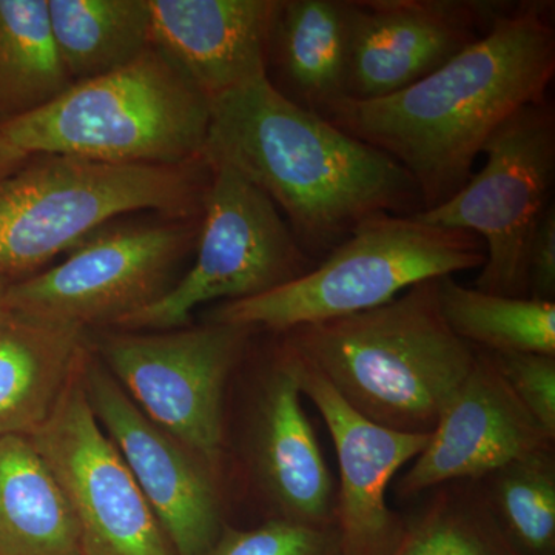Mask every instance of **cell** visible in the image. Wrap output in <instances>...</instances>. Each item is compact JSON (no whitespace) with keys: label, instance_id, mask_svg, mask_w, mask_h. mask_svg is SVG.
<instances>
[{"label":"cell","instance_id":"obj_1","mask_svg":"<svg viewBox=\"0 0 555 555\" xmlns=\"http://www.w3.org/2000/svg\"><path fill=\"white\" fill-rule=\"evenodd\" d=\"M551 13L550 2L509 3L477 42L414 86L343 101L324 119L400 164L423 210L441 206L473 177L492 131L546 98L555 75Z\"/></svg>","mask_w":555,"mask_h":555},{"label":"cell","instance_id":"obj_2","mask_svg":"<svg viewBox=\"0 0 555 555\" xmlns=\"http://www.w3.org/2000/svg\"><path fill=\"white\" fill-rule=\"evenodd\" d=\"M201 158L264 192L317 264L364 219L423 210L400 164L298 107L268 76L211 100Z\"/></svg>","mask_w":555,"mask_h":555},{"label":"cell","instance_id":"obj_3","mask_svg":"<svg viewBox=\"0 0 555 555\" xmlns=\"http://www.w3.org/2000/svg\"><path fill=\"white\" fill-rule=\"evenodd\" d=\"M280 335L360 414L408 434L434 433L477 360L443 315L440 278L379 308Z\"/></svg>","mask_w":555,"mask_h":555},{"label":"cell","instance_id":"obj_4","mask_svg":"<svg viewBox=\"0 0 555 555\" xmlns=\"http://www.w3.org/2000/svg\"><path fill=\"white\" fill-rule=\"evenodd\" d=\"M210 109V98L152 46L127 67L72 83L0 134L28 156L179 167L203 159Z\"/></svg>","mask_w":555,"mask_h":555},{"label":"cell","instance_id":"obj_5","mask_svg":"<svg viewBox=\"0 0 555 555\" xmlns=\"http://www.w3.org/2000/svg\"><path fill=\"white\" fill-rule=\"evenodd\" d=\"M210 175L203 159L159 167L30 156L0 181V276L17 281L137 211L201 217Z\"/></svg>","mask_w":555,"mask_h":555},{"label":"cell","instance_id":"obj_6","mask_svg":"<svg viewBox=\"0 0 555 555\" xmlns=\"http://www.w3.org/2000/svg\"><path fill=\"white\" fill-rule=\"evenodd\" d=\"M485 244L414 215L364 219L305 276L259 297L219 302L207 323L269 334L366 312L423 281L483 268Z\"/></svg>","mask_w":555,"mask_h":555},{"label":"cell","instance_id":"obj_7","mask_svg":"<svg viewBox=\"0 0 555 555\" xmlns=\"http://www.w3.org/2000/svg\"><path fill=\"white\" fill-rule=\"evenodd\" d=\"M210 170L192 266L166 297L120 321L119 331L181 328L201 306L259 297L315 268L264 192L229 167Z\"/></svg>","mask_w":555,"mask_h":555},{"label":"cell","instance_id":"obj_8","mask_svg":"<svg viewBox=\"0 0 555 555\" xmlns=\"http://www.w3.org/2000/svg\"><path fill=\"white\" fill-rule=\"evenodd\" d=\"M481 153L488 158L483 169L447 203L414 217L481 240L486 259L474 288L528 298L529 248L553 204L555 113L547 96L503 120Z\"/></svg>","mask_w":555,"mask_h":555},{"label":"cell","instance_id":"obj_9","mask_svg":"<svg viewBox=\"0 0 555 555\" xmlns=\"http://www.w3.org/2000/svg\"><path fill=\"white\" fill-rule=\"evenodd\" d=\"M201 217L105 225L61 264L13 281L7 306L51 323L87 331L116 327L155 305L178 283L195 254Z\"/></svg>","mask_w":555,"mask_h":555},{"label":"cell","instance_id":"obj_10","mask_svg":"<svg viewBox=\"0 0 555 555\" xmlns=\"http://www.w3.org/2000/svg\"><path fill=\"white\" fill-rule=\"evenodd\" d=\"M255 334L219 323L153 334L118 328L102 335L98 353L142 414L222 476L225 398Z\"/></svg>","mask_w":555,"mask_h":555},{"label":"cell","instance_id":"obj_11","mask_svg":"<svg viewBox=\"0 0 555 555\" xmlns=\"http://www.w3.org/2000/svg\"><path fill=\"white\" fill-rule=\"evenodd\" d=\"M82 361L30 436L75 513L82 555H177L91 409Z\"/></svg>","mask_w":555,"mask_h":555},{"label":"cell","instance_id":"obj_12","mask_svg":"<svg viewBox=\"0 0 555 555\" xmlns=\"http://www.w3.org/2000/svg\"><path fill=\"white\" fill-rule=\"evenodd\" d=\"M98 422L129 466L177 555H210L224 529L221 476L142 414L100 358L82 361Z\"/></svg>","mask_w":555,"mask_h":555},{"label":"cell","instance_id":"obj_13","mask_svg":"<svg viewBox=\"0 0 555 555\" xmlns=\"http://www.w3.org/2000/svg\"><path fill=\"white\" fill-rule=\"evenodd\" d=\"M283 341L299 390L320 412L337 455L335 528L343 550L346 555H389L406 525V517L389 506V488L400 470L422 454L430 434L400 433L372 422Z\"/></svg>","mask_w":555,"mask_h":555},{"label":"cell","instance_id":"obj_14","mask_svg":"<svg viewBox=\"0 0 555 555\" xmlns=\"http://www.w3.org/2000/svg\"><path fill=\"white\" fill-rule=\"evenodd\" d=\"M272 352L255 375L244 423L248 480L268 520L335 526L337 485L310 423L286 343L273 334Z\"/></svg>","mask_w":555,"mask_h":555},{"label":"cell","instance_id":"obj_15","mask_svg":"<svg viewBox=\"0 0 555 555\" xmlns=\"http://www.w3.org/2000/svg\"><path fill=\"white\" fill-rule=\"evenodd\" d=\"M509 3L350 0L349 100H379L414 86L477 42Z\"/></svg>","mask_w":555,"mask_h":555},{"label":"cell","instance_id":"obj_16","mask_svg":"<svg viewBox=\"0 0 555 555\" xmlns=\"http://www.w3.org/2000/svg\"><path fill=\"white\" fill-rule=\"evenodd\" d=\"M550 449L555 438L526 411L488 353L477 349L473 371L422 454L393 481V492L398 502H416L437 486L481 480L514 460Z\"/></svg>","mask_w":555,"mask_h":555},{"label":"cell","instance_id":"obj_17","mask_svg":"<svg viewBox=\"0 0 555 555\" xmlns=\"http://www.w3.org/2000/svg\"><path fill=\"white\" fill-rule=\"evenodd\" d=\"M280 0H150L152 46L208 98L268 76Z\"/></svg>","mask_w":555,"mask_h":555},{"label":"cell","instance_id":"obj_18","mask_svg":"<svg viewBox=\"0 0 555 555\" xmlns=\"http://www.w3.org/2000/svg\"><path fill=\"white\" fill-rule=\"evenodd\" d=\"M350 0H280L269 40L273 87L326 118L349 100Z\"/></svg>","mask_w":555,"mask_h":555},{"label":"cell","instance_id":"obj_19","mask_svg":"<svg viewBox=\"0 0 555 555\" xmlns=\"http://www.w3.org/2000/svg\"><path fill=\"white\" fill-rule=\"evenodd\" d=\"M86 352L82 328L11 310L0 318V438L38 430Z\"/></svg>","mask_w":555,"mask_h":555},{"label":"cell","instance_id":"obj_20","mask_svg":"<svg viewBox=\"0 0 555 555\" xmlns=\"http://www.w3.org/2000/svg\"><path fill=\"white\" fill-rule=\"evenodd\" d=\"M0 555H82L75 513L30 437L0 438Z\"/></svg>","mask_w":555,"mask_h":555},{"label":"cell","instance_id":"obj_21","mask_svg":"<svg viewBox=\"0 0 555 555\" xmlns=\"http://www.w3.org/2000/svg\"><path fill=\"white\" fill-rule=\"evenodd\" d=\"M54 43L73 83L127 67L152 47L150 0H47Z\"/></svg>","mask_w":555,"mask_h":555},{"label":"cell","instance_id":"obj_22","mask_svg":"<svg viewBox=\"0 0 555 555\" xmlns=\"http://www.w3.org/2000/svg\"><path fill=\"white\" fill-rule=\"evenodd\" d=\"M72 83L47 0H0V126L46 107Z\"/></svg>","mask_w":555,"mask_h":555},{"label":"cell","instance_id":"obj_23","mask_svg":"<svg viewBox=\"0 0 555 555\" xmlns=\"http://www.w3.org/2000/svg\"><path fill=\"white\" fill-rule=\"evenodd\" d=\"M416 502L389 555H525L496 520L478 480L437 486Z\"/></svg>","mask_w":555,"mask_h":555},{"label":"cell","instance_id":"obj_24","mask_svg":"<svg viewBox=\"0 0 555 555\" xmlns=\"http://www.w3.org/2000/svg\"><path fill=\"white\" fill-rule=\"evenodd\" d=\"M440 302L449 327L477 349L555 357V302L486 294L454 276L440 278Z\"/></svg>","mask_w":555,"mask_h":555},{"label":"cell","instance_id":"obj_25","mask_svg":"<svg viewBox=\"0 0 555 555\" xmlns=\"http://www.w3.org/2000/svg\"><path fill=\"white\" fill-rule=\"evenodd\" d=\"M478 481L521 553L555 555V449L514 460Z\"/></svg>","mask_w":555,"mask_h":555},{"label":"cell","instance_id":"obj_26","mask_svg":"<svg viewBox=\"0 0 555 555\" xmlns=\"http://www.w3.org/2000/svg\"><path fill=\"white\" fill-rule=\"evenodd\" d=\"M210 555H346L335 526L272 518L251 528L225 525Z\"/></svg>","mask_w":555,"mask_h":555},{"label":"cell","instance_id":"obj_27","mask_svg":"<svg viewBox=\"0 0 555 555\" xmlns=\"http://www.w3.org/2000/svg\"><path fill=\"white\" fill-rule=\"evenodd\" d=\"M486 353L526 411L555 438V357Z\"/></svg>","mask_w":555,"mask_h":555},{"label":"cell","instance_id":"obj_28","mask_svg":"<svg viewBox=\"0 0 555 555\" xmlns=\"http://www.w3.org/2000/svg\"><path fill=\"white\" fill-rule=\"evenodd\" d=\"M528 298L555 302V206L547 207L528 258Z\"/></svg>","mask_w":555,"mask_h":555},{"label":"cell","instance_id":"obj_29","mask_svg":"<svg viewBox=\"0 0 555 555\" xmlns=\"http://www.w3.org/2000/svg\"><path fill=\"white\" fill-rule=\"evenodd\" d=\"M30 156L22 153L21 150L11 145L5 138L0 134V181L10 177L17 169H21Z\"/></svg>","mask_w":555,"mask_h":555},{"label":"cell","instance_id":"obj_30","mask_svg":"<svg viewBox=\"0 0 555 555\" xmlns=\"http://www.w3.org/2000/svg\"><path fill=\"white\" fill-rule=\"evenodd\" d=\"M11 283H13V281L0 276V318L9 312V306H7V292H9Z\"/></svg>","mask_w":555,"mask_h":555}]
</instances>
